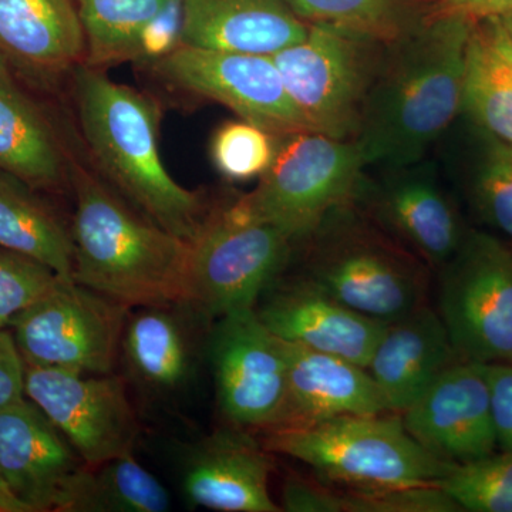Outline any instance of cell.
Instances as JSON below:
<instances>
[{"label":"cell","mask_w":512,"mask_h":512,"mask_svg":"<svg viewBox=\"0 0 512 512\" xmlns=\"http://www.w3.org/2000/svg\"><path fill=\"white\" fill-rule=\"evenodd\" d=\"M293 242L239 198L208 212L190 242L185 303L210 318L255 308L288 265Z\"/></svg>","instance_id":"obj_6"},{"label":"cell","mask_w":512,"mask_h":512,"mask_svg":"<svg viewBox=\"0 0 512 512\" xmlns=\"http://www.w3.org/2000/svg\"><path fill=\"white\" fill-rule=\"evenodd\" d=\"M461 113L487 136L512 143V39L497 16L473 23Z\"/></svg>","instance_id":"obj_24"},{"label":"cell","mask_w":512,"mask_h":512,"mask_svg":"<svg viewBox=\"0 0 512 512\" xmlns=\"http://www.w3.org/2000/svg\"><path fill=\"white\" fill-rule=\"evenodd\" d=\"M512 9V0H439L433 16L468 20L494 18Z\"/></svg>","instance_id":"obj_39"},{"label":"cell","mask_w":512,"mask_h":512,"mask_svg":"<svg viewBox=\"0 0 512 512\" xmlns=\"http://www.w3.org/2000/svg\"><path fill=\"white\" fill-rule=\"evenodd\" d=\"M365 168L355 140L316 131L289 134L279 138L274 161L258 187L239 201L295 244L357 197Z\"/></svg>","instance_id":"obj_7"},{"label":"cell","mask_w":512,"mask_h":512,"mask_svg":"<svg viewBox=\"0 0 512 512\" xmlns=\"http://www.w3.org/2000/svg\"><path fill=\"white\" fill-rule=\"evenodd\" d=\"M154 66L178 89L217 101L276 137L312 131L271 56L180 45Z\"/></svg>","instance_id":"obj_11"},{"label":"cell","mask_w":512,"mask_h":512,"mask_svg":"<svg viewBox=\"0 0 512 512\" xmlns=\"http://www.w3.org/2000/svg\"><path fill=\"white\" fill-rule=\"evenodd\" d=\"M181 3L183 0H173L148 25L141 37L137 60H153L156 63L181 45Z\"/></svg>","instance_id":"obj_35"},{"label":"cell","mask_w":512,"mask_h":512,"mask_svg":"<svg viewBox=\"0 0 512 512\" xmlns=\"http://www.w3.org/2000/svg\"><path fill=\"white\" fill-rule=\"evenodd\" d=\"M272 458L244 431L221 430L188 458L184 488L195 505L224 512H279L269 493Z\"/></svg>","instance_id":"obj_19"},{"label":"cell","mask_w":512,"mask_h":512,"mask_svg":"<svg viewBox=\"0 0 512 512\" xmlns=\"http://www.w3.org/2000/svg\"><path fill=\"white\" fill-rule=\"evenodd\" d=\"M0 248L28 256L60 278L73 279L72 234L30 187L0 171Z\"/></svg>","instance_id":"obj_25"},{"label":"cell","mask_w":512,"mask_h":512,"mask_svg":"<svg viewBox=\"0 0 512 512\" xmlns=\"http://www.w3.org/2000/svg\"><path fill=\"white\" fill-rule=\"evenodd\" d=\"M468 195L478 217L512 244V143L485 134Z\"/></svg>","instance_id":"obj_31"},{"label":"cell","mask_w":512,"mask_h":512,"mask_svg":"<svg viewBox=\"0 0 512 512\" xmlns=\"http://www.w3.org/2000/svg\"><path fill=\"white\" fill-rule=\"evenodd\" d=\"M69 181L74 281L127 308L184 303L190 242L121 200L72 154Z\"/></svg>","instance_id":"obj_3"},{"label":"cell","mask_w":512,"mask_h":512,"mask_svg":"<svg viewBox=\"0 0 512 512\" xmlns=\"http://www.w3.org/2000/svg\"><path fill=\"white\" fill-rule=\"evenodd\" d=\"M26 399V362L15 335L0 329V410Z\"/></svg>","instance_id":"obj_36"},{"label":"cell","mask_w":512,"mask_h":512,"mask_svg":"<svg viewBox=\"0 0 512 512\" xmlns=\"http://www.w3.org/2000/svg\"><path fill=\"white\" fill-rule=\"evenodd\" d=\"M485 369L491 386L498 447L512 453V365L490 363Z\"/></svg>","instance_id":"obj_38"},{"label":"cell","mask_w":512,"mask_h":512,"mask_svg":"<svg viewBox=\"0 0 512 512\" xmlns=\"http://www.w3.org/2000/svg\"><path fill=\"white\" fill-rule=\"evenodd\" d=\"M498 18H500L501 23H503L505 30H507L508 35H510L512 39V9L510 10V12L498 16Z\"/></svg>","instance_id":"obj_41"},{"label":"cell","mask_w":512,"mask_h":512,"mask_svg":"<svg viewBox=\"0 0 512 512\" xmlns=\"http://www.w3.org/2000/svg\"><path fill=\"white\" fill-rule=\"evenodd\" d=\"M218 403L238 427L274 430L284 420L288 363L276 338L255 308L218 318L211 339Z\"/></svg>","instance_id":"obj_12"},{"label":"cell","mask_w":512,"mask_h":512,"mask_svg":"<svg viewBox=\"0 0 512 512\" xmlns=\"http://www.w3.org/2000/svg\"><path fill=\"white\" fill-rule=\"evenodd\" d=\"M69 158L46 114L0 63V171L30 188H57L69 180Z\"/></svg>","instance_id":"obj_23"},{"label":"cell","mask_w":512,"mask_h":512,"mask_svg":"<svg viewBox=\"0 0 512 512\" xmlns=\"http://www.w3.org/2000/svg\"><path fill=\"white\" fill-rule=\"evenodd\" d=\"M170 507L164 485L131 453L87 468L73 511L164 512Z\"/></svg>","instance_id":"obj_28"},{"label":"cell","mask_w":512,"mask_h":512,"mask_svg":"<svg viewBox=\"0 0 512 512\" xmlns=\"http://www.w3.org/2000/svg\"><path fill=\"white\" fill-rule=\"evenodd\" d=\"M400 417L417 443L448 463L477 460L498 447L484 363L448 366Z\"/></svg>","instance_id":"obj_15"},{"label":"cell","mask_w":512,"mask_h":512,"mask_svg":"<svg viewBox=\"0 0 512 512\" xmlns=\"http://www.w3.org/2000/svg\"><path fill=\"white\" fill-rule=\"evenodd\" d=\"M73 72L80 131L100 173L148 220L191 242L208 212L165 168L156 101L99 67L82 63Z\"/></svg>","instance_id":"obj_2"},{"label":"cell","mask_w":512,"mask_h":512,"mask_svg":"<svg viewBox=\"0 0 512 512\" xmlns=\"http://www.w3.org/2000/svg\"><path fill=\"white\" fill-rule=\"evenodd\" d=\"M342 512H456L439 485L355 488L340 493Z\"/></svg>","instance_id":"obj_33"},{"label":"cell","mask_w":512,"mask_h":512,"mask_svg":"<svg viewBox=\"0 0 512 512\" xmlns=\"http://www.w3.org/2000/svg\"><path fill=\"white\" fill-rule=\"evenodd\" d=\"M265 292V302L255 309L276 338L367 369L386 322L356 312L303 275L275 281Z\"/></svg>","instance_id":"obj_16"},{"label":"cell","mask_w":512,"mask_h":512,"mask_svg":"<svg viewBox=\"0 0 512 512\" xmlns=\"http://www.w3.org/2000/svg\"><path fill=\"white\" fill-rule=\"evenodd\" d=\"M308 25L326 26L389 46L420 23L413 0H285Z\"/></svg>","instance_id":"obj_27"},{"label":"cell","mask_w":512,"mask_h":512,"mask_svg":"<svg viewBox=\"0 0 512 512\" xmlns=\"http://www.w3.org/2000/svg\"><path fill=\"white\" fill-rule=\"evenodd\" d=\"M458 360L440 313L424 303L386 322L367 370L387 410L402 414Z\"/></svg>","instance_id":"obj_18"},{"label":"cell","mask_w":512,"mask_h":512,"mask_svg":"<svg viewBox=\"0 0 512 512\" xmlns=\"http://www.w3.org/2000/svg\"><path fill=\"white\" fill-rule=\"evenodd\" d=\"M26 397L90 467L133 453L136 412L119 377L26 366Z\"/></svg>","instance_id":"obj_13"},{"label":"cell","mask_w":512,"mask_h":512,"mask_svg":"<svg viewBox=\"0 0 512 512\" xmlns=\"http://www.w3.org/2000/svg\"><path fill=\"white\" fill-rule=\"evenodd\" d=\"M282 346L288 363V399L284 420L276 429L390 413L366 367L284 340Z\"/></svg>","instance_id":"obj_20"},{"label":"cell","mask_w":512,"mask_h":512,"mask_svg":"<svg viewBox=\"0 0 512 512\" xmlns=\"http://www.w3.org/2000/svg\"><path fill=\"white\" fill-rule=\"evenodd\" d=\"M384 49L365 37L309 25L302 42L271 57L312 131L355 140Z\"/></svg>","instance_id":"obj_8"},{"label":"cell","mask_w":512,"mask_h":512,"mask_svg":"<svg viewBox=\"0 0 512 512\" xmlns=\"http://www.w3.org/2000/svg\"><path fill=\"white\" fill-rule=\"evenodd\" d=\"M348 208L332 212L306 238L312 248L303 276L380 322L402 318L424 305L427 278L420 262Z\"/></svg>","instance_id":"obj_5"},{"label":"cell","mask_w":512,"mask_h":512,"mask_svg":"<svg viewBox=\"0 0 512 512\" xmlns=\"http://www.w3.org/2000/svg\"><path fill=\"white\" fill-rule=\"evenodd\" d=\"M173 0H74L92 67L136 62L141 37Z\"/></svg>","instance_id":"obj_26"},{"label":"cell","mask_w":512,"mask_h":512,"mask_svg":"<svg viewBox=\"0 0 512 512\" xmlns=\"http://www.w3.org/2000/svg\"><path fill=\"white\" fill-rule=\"evenodd\" d=\"M84 57L74 0H0V59L28 73L57 76Z\"/></svg>","instance_id":"obj_22"},{"label":"cell","mask_w":512,"mask_h":512,"mask_svg":"<svg viewBox=\"0 0 512 512\" xmlns=\"http://www.w3.org/2000/svg\"><path fill=\"white\" fill-rule=\"evenodd\" d=\"M124 348L141 379L158 387H173L187 373L188 357L180 328L160 311H148L131 319Z\"/></svg>","instance_id":"obj_29"},{"label":"cell","mask_w":512,"mask_h":512,"mask_svg":"<svg viewBox=\"0 0 512 512\" xmlns=\"http://www.w3.org/2000/svg\"><path fill=\"white\" fill-rule=\"evenodd\" d=\"M421 163L386 170L367 194V208L384 231L441 268L456 255L468 231L433 165Z\"/></svg>","instance_id":"obj_17"},{"label":"cell","mask_w":512,"mask_h":512,"mask_svg":"<svg viewBox=\"0 0 512 512\" xmlns=\"http://www.w3.org/2000/svg\"><path fill=\"white\" fill-rule=\"evenodd\" d=\"M0 512H30L29 508L9 490L2 474H0Z\"/></svg>","instance_id":"obj_40"},{"label":"cell","mask_w":512,"mask_h":512,"mask_svg":"<svg viewBox=\"0 0 512 512\" xmlns=\"http://www.w3.org/2000/svg\"><path fill=\"white\" fill-rule=\"evenodd\" d=\"M473 23L433 16L386 46L355 138L366 167L420 163L454 123Z\"/></svg>","instance_id":"obj_1"},{"label":"cell","mask_w":512,"mask_h":512,"mask_svg":"<svg viewBox=\"0 0 512 512\" xmlns=\"http://www.w3.org/2000/svg\"><path fill=\"white\" fill-rule=\"evenodd\" d=\"M59 278L28 256L0 248V329L12 325Z\"/></svg>","instance_id":"obj_34"},{"label":"cell","mask_w":512,"mask_h":512,"mask_svg":"<svg viewBox=\"0 0 512 512\" xmlns=\"http://www.w3.org/2000/svg\"><path fill=\"white\" fill-rule=\"evenodd\" d=\"M440 269L439 313L458 357L512 365V247L468 231Z\"/></svg>","instance_id":"obj_9"},{"label":"cell","mask_w":512,"mask_h":512,"mask_svg":"<svg viewBox=\"0 0 512 512\" xmlns=\"http://www.w3.org/2000/svg\"><path fill=\"white\" fill-rule=\"evenodd\" d=\"M89 467L32 400L0 410V474L30 512H72Z\"/></svg>","instance_id":"obj_14"},{"label":"cell","mask_w":512,"mask_h":512,"mask_svg":"<svg viewBox=\"0 0 512 512\" xmlns=\"http://www.w3.org/2000/svg\"><path fill=\"white\" fill-rule=\"evenodd\" d=\"M281 501V510L286 512H342L340 493L299 477L285 481Z\"/></svg>","instance_id":"obj_37"},{"label":"cell","mask_w":512,"mask_h":512,"mask_svg":"<svg viewBox=\"0 0 512 512\" xmlns=\"http://www.w3.org/2000/svg\"><path fill=\"white\" fill-rule=\"evenodd\" d=\"M279 137L244 119L222 124L212 136L211 160L218 173L231 181L261 178L278 150Z\"/></svg>","instance_id":"obj_32"},{"label":"cell","mask_w":512,"mask_h":512,"mask_svg":"<svg viewBox=\"0 0 512 512\" xmlns=\"http://www.w3.org/2000/svg\"><path fill=\"white\" fill-rule=\"evenodd\" d=\"M128 308L59 278L15 322V339L26 366L84 375H107L116 363Z\"/></svg>","instance_id":"obj_10"},{"label":"cell","mask_w":512,"mask_h":512,"mask_svg":"<svg viewBox=\"0 0 512 512\" xmlns=\"http://www.w3.org/2000/svg\"><path fill=\"white\" fill-rule=\"evenodd\" d=\"M181 45L272 56L302 42L309 25L285 0H183Z\"/></svg>","instance_id":"obj_21"},{"label":"cell","mask_w":512,"mask_h":512,"mask_svg":"<svg viewBox=\"0 0 512 512\" xmlns=\"http://www.w3.org/2000/svg\"><path fill=\"white\" fill-rule=\"evenodd\" d=\"M437 485L461 511L512 512V453L454 464Z\"/></svg>","instance_id":"obj_30"},{"label":"cell","mask_w":512,"mask_h":512,"mask_svg":"<svg viewBox=\"0 0 512 512\" xmlns=\"http://www.w3.org/2000/svg\"><path fill=\"white\" fill-rule=\"evenodd\" d=\"M266 448L302 461L325 480L355 488L437 485L454 467L417 443L394 413L274 429Z\"/></svg>","instance_id":"obj_4"}]
</instances>
